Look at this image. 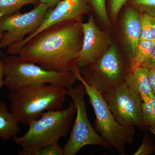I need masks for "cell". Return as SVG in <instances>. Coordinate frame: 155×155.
Here are the masks:
<instances>
[{
    "label": "cell",
    "instance_id": "cell-1",
    "mask_svg": "<svg viewBox=\"0 0 155 155\" xmlns=\"http://www.w3.org/2000/svg\"><path fill=\"white\" fill-rule=\"evenodd\" d=\"M82 19H70L52 25L26 43L17 55L49 71L72 72L82 46Z\"/></svg>",
    "mask_w": 155,
    "mask_h": 155
},
{
    "label": "cell",
    "instance_id": "cell-2",
    "mask_svg": "<svg viewBox=\"0 0 155 155\" xmlns=\"http://www.w3.org/2000/svg\"><path fill=\"white\" fill-rule=\"evenodd\" d=\"M67 89L52 84L28 85L10 91V111L19 123L28 125L47 111L63 109Z\"/></svg>",
    "mask_w": 155,
    "mask_h": 155
},
{
    "label": "cell",
    "instance_id": "cell-3",
    "mask_svg": "<svg viewBox=\"0 0 155 155\" xmlns=\"http://www.w3.org/2000/svg\"><path fill=\"white\" fill-rule=\"evenodd\" d=\"M76 109L72 101L66 109L47 111L39 118L30 122L28 130L21 137L13 138L16 144L22 150L21 155H31L44 147L59 141L68 134L72 125Z\"/></svg>",
    "mask_w": 155,
    "mask_h": 155
},
{
    "label": "cell",
    "instance_id": "cell-4",
    "mask_svg": "<svg viewBox=\"0 0 155 155\" xmlns=\"http://www.w3.org/2000/svg\"><path fill=\"white\" fill-rule=\"evenodd\" d=\"M3 82L10 91L28 85L48 84L66 88L77 81L72 72L49 71L37 64L22 61L17 54H2Z\"/></svg>",
    "mask_w": 155,
    "mask_h": 155
},
{
    "label": "cell",
    "instance_id": "cell-5",
    "mask_svg": "<svg viewBox=\"0 0 155 155\" xmlns=\"http://www.w3.org/2000/svg\"><path fill=\"white\" fill-rule=\"evenodd\" d=\"M72 72L84 86L89 101L93 108L96 116L95 130L112 148L119 155H124L125 147L132 142L135 136L134 127L121 125L116 121L101 93L86 83L77 66Z\"/></svg>",
    "mask_w": 155,
    "mask_h": 155
},
{
    "label": "cell",
    "instance_id": "cell-6",
    "mask_svg": "<svg viewBox=\"0 0 155 155\" xmlns=\"http://www.w3.org/2000/svg\"><path fill=\"white\" fill-rule=\"evenodd\" d=\"M78 69L86 83L101 94L121 83L131 72L130 62L127 63L114 45L94 63Z\"/></svg>",
    "mask_w": 155,
    "mask_h": 155
},
{
    "label": "cell",
    "instance_id": "cell-7",
    "mask_svg": "<svg viewBox=\"0 0 155 155\" xmlns=\"http://www.w3.org/2000/svg\"><path fill=\"white\" fill-rule=\"evenodd\" d=\"M67 94L75 104L76 117L67 142L63 147L64 155L76 154L87 145H95L108 149L112 148L93 127L87 116L85 88L81 83L67 89Z\"/></svg>",
    "mask_w": 155,
    "mask_h": 155
},
{
    "label": "cell",
    "instance_id": "cell-8",
    "mask_svg": "<svg viewBox=\"0 0 155 155\" xmlns=\"http://www.w3.org/2000/svg\"><path fill=\"white\" fill-rule=\"evenodd\" d=\"M131 72L118 85L102 93L111 113L119 124L128 126H145L141 111L142 101Z\"/></svg>",
    "mask_w": 155,
    "mask_h": 155
},
{
    "label": "cell",
    "instance_id": "cell-9",
    "mask_svg": "<svg viewBox=\"0 0 155 155\" xmlns=\"http://www.w3.org/2000/svg\"><path fill=\"white\" fill-rule=\"evenodd\" d=\"M49 6L40 2L29 12L18 11L3 16L0 19V28L3 33L0 38V49L5 48L22 41L39 28Z\"/></svg>",
    "mask_w": 155,
    "mask_h": 155
},
{
    "label": "cell",
    "instance_id": "cell-10",
    "mask_svg": "<svg viewBox=\"0 0 155 155\" xmlns=\"http://www.w3.org/2000/svg\"><path fill=\"white\" fill-rule=\"evenodd\" d=\"M86 0H63L52 9H49L39 28L26 37L22 41L7 48L9 55L17 54L21 48L32 38L45 29L62 21L70 19H82L89 11Z\"/></svg>",
    "mask_w": 155,
    "mask_h": 155
},
{
    "label": "cell",
    "instance_id": "cell-11",
    "mask_svg": "<svg viewBox=\"0 0 155 155\" xmlns=\"http://www.w3.org/2000/svg\"><path fill=\"white\" fill-rule=\"evenodd\" d=\"M82 46L76 62L78 68L94 63L111 45L110 36L97 26L92 14L90 15L87 22H82Z\"/></svg>",
    "mask_w": 155,
    "mask_h": 155
},
{
    "label": "cell",
    "instance_id": "cell-12",
    "mask_svg": "<svg viewBox=\"0 0 155 155\" xmlns=\"http://www.w3.org/2000/svg\"><path fill=\"white\" fill-rule=\"evenodd\" d=\"M140 18L139 11L135 8L130 5L125 8L122 19V36L130 61L140 39Z\"/></svg>",
    "mask_w": 155,
    "mask_h": 155
},
{
    "label": "cell",
    "instance_id": "cell-13",
    "mask_svg": "<svg viewBox=\"0 0 155 155\" xmlns=\"http://www.w3.org/2000/svg\"><path fill=\"white\" fill-rule=\"evenodd\" d=\"M19 123L4 102H0V139L7 141L21 131Z\"/></svg>",
    "mask_w": 155,
    "mask_h": 155
},
{
    "label": "cell",
    "instance_id": "cell-14",
    "mask_svg": "<svg viewBox=\"0 0 155 155\" xmlns=\"http://www.w3.org/2000/svg\"><path fill=\"white\" fill-rule=\"evenodd\" d=\"M147 68L140 67L131 72L132 79L136 87L138 90L142 101L147 103L153 95Z\"/></svg>",
    "mask_w": 155,
    "mask_h": 155
},
{
    "label": "cell",
    "instance_id": "cell-15",
    "mask_svg": "<svg viewBox=\"0 0 155 155\" xmlns=\"http://www.w3.org/2000/svg\"><path fill=\"white\" fill-rule=\"evenodd\" d=\"M155 44L154 41H140L136 48L134 55L130 61L131 72L141 67L147 61L153 51Z\"/></svg>",
    "mask_w": 155,
    "mask_h": 155
},
{
    "label": "cell",
    "instance_id": "cell-16",
    "mask_svg": "<svg viewBox=\"0 0 155 155\" xmlns=\"http://www.w3.org/2000/svg\"><path fill=\"white\" fill-rule=\"evenodd\" d=\"M38 0H0V13L4 16L11 15L18 12L23 6L35 5Z\"/></svg>",
    "mask_w": 155,
    "mask_h": 155
},
{
    "label": "cell",
    "instance_id": "cell-17",
    "mask_svg": "<svg viewBox=\"0 0 155 155\" xmlns=\"http://www.w3.org/2000/svg\"><path fill=\"white\" fill-rule=\"evenodd\" d=\"M143 120L145 126L155 129V97L153 95L147 103H141Z\"/></svg>",
    "mask_w": 155,
    "mask_h": 155
},
{
    "label": "cell",
    "instance_id": "cell-18",
    "mask_svg": "<svg viewBox=\"0 0 155 155\" xmlns=\"http://www.w3.org/2000/svg\"><path fill=\"white\" fill-rule=\"evenodd\" d=\"M89 6L93 10L95 14L107 27L111 26V21L106 6L107 0H86Z\"/></svg>",
    "mask_w": 155,
    "mask_h": 155
},
{
    "label": "cell",
    "instance_id": "cell-19",
    "mask_svg": "<svg viewBox=\"0 0 155 155\" xmlns=\"http://www.w3.org/2000/svg\"><path fill=\"white\" fill-rule=\"evenodd\" d=\"M152 17L151 16L145 13L140 15V41H154L152 24Z\"/></svg>",
    "mask_w": 155,
    "mask_h": 155
},
{
    "label": "cell",
    "instance_id": "cell-20",
    "mask_svg": "<svg viewBox=\"0 0 155 155\" xmlns=\"http://www.w3.org/2000/svg\"><path fill=\"white\" fill-rule=\"evenodd\" d=\"M127 3L138 11L155 16V0H127Z\"/></svg>",
    "mask_w": 155,
    "mask_h": 155
},
{
    "label": "cell",
    "instance_id": "cell-21",
    "mask_svg": "<svg viewBox=\"0 0 155 155\" xmlns=\"http://www.w3.org/2000/svg\"><path fill=\"white\" fill-rule=\"evenodd\" d=\"M31 155H64V154L63 147L57 142L38 150Z\"/></svg>",
    "mask_w": 155,
    "mask_h": 155
},
{
    "label": "cell",
    "instance_id": "cell-22",
    "mask_svg": "<svg viewBox=\"0 0 155 155\" xmlns=\"http://www.w3.org/2000/svg\"><path fill=\"white\" fill-rule=\"evenodd\" d=\"M127 0H109L110 10L111 17L113 20H115Z\"/></svg>",
    "mask_w": 155,
    "mask_h": 155
},
{
    "label": "cell",
    "instance_id": "cell-23",
    "mask_svg": "<svg viewBox=\"0 0 155 155\" xmlns=\"http://www.w3.org/2000/svg\"><path fill=\"white\" fill-rule=\"evenodd\" d=\"M152 153V150L151 149L149 145L147 143L146 140H144L139 148L138 150L134 153L135 155H147L150 154Z\"/></svg>",
    "mask_w": 155,
    "mask_h": 155
},
{
    "label": "cell",
    "instance_id": "cell-24",
    "mask_svg": "<svg viewBox=\"0 0 155 155\" xmlns=\"http://www.w3.org/2000/svg\"><path fill=\"white\" fill-rule=\"evenodd\" d=\"M141 67L147 68L149 69H155V44L154 47L149 58L143 64Z\"/></svg>",
    "mask_w": 155,
    "mask_h": 155
},
{
    "label": "cell",
    "instance_id": "cell-25",
    "mask_svg": "<svg viewBox=\"0 0 155 155\" xmlns=\"http://www.w3.org/2000/svg\"><path fill=\"white\" fill-rule=\"evenodd\" d=\"M149 77L153 94L155 97V69H150Z\"/></svg>",
    "mask_w": 155,
    "mask_h": 155
},
{
    "label": "cell",
    "instance_id": "cell-26",
    "mask_svg": "<svg viewBox=\"0 0 155 155\" xmlns=\"http://www.w3.org/2000/svg\"><path fill=\"white\" fill-rule=\"evenodd\" d=\"M39 2L44 3L49 6L50 9L53 8L57 5L63 0H38Z\"/></svg>",
    "mask_w": 155,
    "mask_h": 155
},
{
    "label": "cell",
    "instance_id": "cell-27",
    "mask_svg": "<svg viewBox=\"0 0 155 155\" xmlns=\"http://www.w3.org/2000/svg\"><path fill=\"white\" fill-rule=\"evenodd\" d=\"M4 85L3 82V69L2 61L0 59V89L1 87Z\"/></svg>",
    "mask_w": 155,
    "mask_h": 155
},
{
    "label": "cell",
    "instance_id": "cell-28",
    "mask_svg": "<svg viewBox=\"0 0 155 155\" xmlns=\"http://www.w3.org/2000/svg\"><path fill=\"white\" fill-rule=\"evenodd\" d=\"M152 24L153 33L155 41V16L152 17Z\"/></svg>",
    "mask_w": 155,
    "mask_h": 155
},
{
    "label": "cell",
    "instance_id": "cell-29",
    "mask_svg": "<svg viewBox=\"0 0 155 155\" xmlns=\"http://www.w3.org/2000/svg\"><path fill=\"white\" fill-rule=\"evenodd\" d=\"M153 134H154L155 135V129H152V128H148Z\"/></svg>",
    "mask_w": 155,
    "mask_h": 155
},
{
    "label": "cell",
    "instance_id": "cell-30",
    "mask_svg": "<svg viewBox=\"0 0 155 155\" xmlns=\"http://www.w3.org/2000/svg\"><path fill=\"white\" fill-rule=\"evenodd\" d=\"M3 33V31L2 30V29L0 28V38H1V36H2V34Z\"/></svg>",
    "mask_w": 155,
    "mask_h": 155
},
{
    "label": "cell",
    "instance_id": "cell-31",
    "mask_svg": "<svg viewBox=\"0 0 155 155\" xmlns=\"http://www.w3.org/2000/svg\"><path fill=\"white\" fill-rule=\"evenodd\" d=\"M3 16H4V14H3L2 13H0V19H1V18H2Z\"/></svg>",
    "mask_w": 155,
    "mask_h": 155
}]
</instances>
